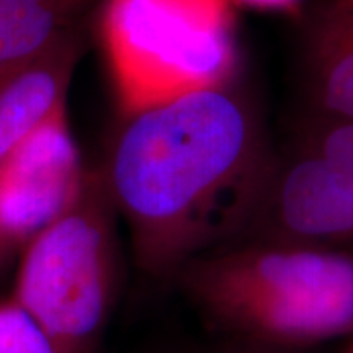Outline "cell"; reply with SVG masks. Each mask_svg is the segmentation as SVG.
Listing matches in <instances>:
<instances>
[{
  "instance_id": "4",
  "label": "cell",
  "mask_w": 353,
  "mask_h": 353,
  "mask_svg": "<svg viewBox=\"0 0 353 353\" xmlns=\"http://www.w3.org/2000/svg\"><path fill=\"white\" fill-rule=\"evenodd\" d=\"M114 206L104 173H87L77 202L24 245L14 301L57 353H83L114 289Z\"/></svg>"
},
{
  "instance_id": "7",
  "label": "cell",
  "mask_w": 353,
  "mask_h": 353,
  "mask_svg": "<svg viewBox=\"0 0 353 353\" xmlns=\"http://www.w3.org/2000/svg\"><path fill=\"white\" fill-rule=\"evenodd\" d=\"M301 65L312 116L353 120V8L330 0L316 8Z\"/></svg>"
},
{
  "instance_id": "12",
  "label": "cell",
  "mask_w": 353,
  "mask_h": 353,
  "mask_svg": "<svg viewBox=\"0 0 353 353\" xmlns=\"http://www.w3.org/2000/svg\"><path fill=\"white\" fill-rule=\"evenodd\" d=\"M232 2H240L252 8H275V10H289L294 8L301 0H232Z\"/></svg>"
},
{
  "instance_id": "6",
  "label": "cell",
  "mask_w": 353,
  "mask_h": 353,
  "mask_svg": "<svg viewBox=\"0 0 353 353\" xmlns=\"http://www.w3.org/2000/svg\"><path fill=\"white\" fill-rule=\"evenodd\" d=\"M252 222L261 241L353 248V165L299 155L273 171Z\"/></svg>"
},
{
  "instance_id": "8",
  "label": "cell",
  "mask_w": 353,
  "mask_h": 353,
  "mask_svg": "<svg viewBox=\"0 0 353 353\" xmlns=\"http://www.w3.org/2000/svg\"><path fill=\"white\" fill-rule=\"evenodd\" d=\"M85 36L87 26L0 88V167L43 118L67 102L71 77L85 51Z\"/></svg>"
},
{
  "instance_id": "10",
  "label": "cell",
  "mask_w": 353,
  "mask_h": 353,
  "mask_svg": "<svg viewBox=\"0 0 353 353\" xmlns=\"http://www.w3.org/2000/svg\"><path fill=\"white\" fill-rule=\"evenodd\" d=\"M301 155L336 165H353V120L312 116L303 132Z\"/></svg>"
},
{
  "instance_id": "3",
  "label": "cell",
  "mask_w": 353,
  "mask_h": 353,
  "mask_svg": "<svg viewBox=\"0 0 353 353\" xmlns=\"http://www.w3.org/2000/svg\"><path fill=\"white\" fill-rule=\"evenodd\" d=\"M102 50L124 118L228 88L238 67L232 0H104Z\"/></svg>"
},
{
  "instance_id": "11",
  "label": "cell",
  "mask_w": 353,
  "mask_h": 353,
  "mask_svg": "<svg viewBox=\"0 0 353 353\" xmlns=\"http://www.w3.org/2000/svg\"><path fill=\"white\" fill-rule=\"evenodd\" d=\"M0 353H57L46 332L14 299L0 303Z\"/></svg>"
},
{
  "instance_id": "1",
  "label": "cell",
  "mask_w": 353,
  "mask_h": 353,
  "mask_svg": "<svg viewBox=\"0 0 353 353\" xmlns=\"http://www.w3.org/2000/svg\"><path fill=\"white\" fill-rule=\"evenodd\" d=\"M124 120L104 176L145 271L183 269L252 222L273 171L238 97L199 90Z\"/></svg>"
},
{
  "instance_id": "9",
  "label": "cell",
  "mask_w": 353,
  "mask_h": 353,
  "mask_svg": "<svg viewBox=\"0 0 353 353\" xmlns=\"http://www.w3.org/2000/svg\"><path fill=\"white\" fill-rule=\"evenodd\" d=\"M104 0H0V88L88 24Z\"/></svg>"
},
{
  "instance_id": "13",
  "label": "cell",
  "mask_w": 353,
  "mask_h": 353,
  "mask_svg": "<svg viewBox=\"0 0 353 353\" xmlns=\"http://www.w3.org/2000/svg\"><path fill=\"white\" fill-rule=\"evenodd\" d=\"M330 2H338V4H345V6L353 8V0H330Z\"/></svg>"
},
{
  "instance_id": "2",
  "label": "cell",
  "mask_w": 353,
  "mask_h": 353,
  "mask_svg": "<svg viewBox=\"0 0 353 353\" xmlns=\"http://www.w3.org/2000/svg\"><path fill=\"white\" fill-rule=\"evenodd\" d=\"M183 269L210 314L257 340L306 345L353 334V250L259 240Z\"/></svg>"
},
{
  "instance_id": "5",
  "label": "cell",
  "mask_w": 353,
  "mask_h": 353,
  "mask_svg": "<svg viewBox=\"0 0 353 353\" xmlns=\"http://www.w3.org/2000/svg\"><path fill=\"white\" fill-rule=\"evenodd\" d=\"M85 175L63 102L0 167V261L75 204Z\"/></svg>"
}]
</instances>
